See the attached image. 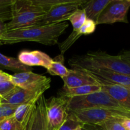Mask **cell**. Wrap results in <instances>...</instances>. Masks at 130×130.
<instances>
[{
    "mask_svg": "<svg viewBox=\"0 0 130 130\" xmlns=\"http://www.w3.org/2000/svg\"><path fill=\"white\" fill-rule=\"evenodd\" d=\"M82 130H101L99 126L91 125V124H84L82 126Z\"/></svg>",
    "mask_w": 130,
    "mask_h": 130,
    "instance_id": "f546056e",
    "label": "cell"
},
{
    "mask_svg": "<svg viewBox=\"0 0 130 130\" xmlns=\"http://www.w3.org/2000/svg\"><path fill=\"white\" fill-rule=\"evenodd\" d=\"M83 125L84 124L78 120L73 113L68 112L66 120L59 130H75Z\"/></svg>",
    "mask_w": 130,
    "mask_h": 130,
    "instance_id": "cb8c5ba5",
    "label": "cell"
},
{
    "mask_svg": "<svg viewBox=\"0 0 130 130\" xmlns=\"http://www.w3.org/2000/svg\"><path fill=\"white\" fill-rule=\"evenodd\" d=\"M62 79L65 88H73L86 85H101L96 79L80 69H69L68 74Z\"/></svg>",
    "mask_w": 130,
    "mask_h": 130,
    "instance_id": "4fadbf2b",
    "label": "cell"
},
{
    "mask_svg": "<svg viewBox=\"0 0 130 130\" xmlns=\"http://www.w3.org/2000/svg\"><path fill=\"white\" fill-rule=\"evenodd\" d=\"M82 70L96 79L98 81L130 88V76L127 75L99 69L90 68Z\"/></svg>",
    "mask_w": 130,
    "mask_h": 130,
    "instance_id": "7c38bea8",
    "label": "cell"
},
{
    "mask_svg": "<svg viewBox=\"0 0 130 130\" xmlns=\"http://www.w3.org/2000/svg\"><path fill=\"white\" fill-rule=\"evenodd\" d=\"M96 24L93 20L90 19H87L82 26L79 29L80 34L82 35H88L94 32L96 28Z\"/></svg>",
    "mask_w": 130,
    "mask_h": 130,
    "instance_id": "83f0119b",
    "label": "cell"
},
{
    "mask_svg": "<svg viewBox=\"0 0 130 130\" xmlns=\"http://www.w3.org/2000/svg\"><path fill=\"white\" fill-rule=\"evenodd\" d=\"M68 64L71 69H99L130 76V56L126 53L111 55L102 51L89 52L72 57Z\"/></svg>",
    "mask_w": 130,
    "mask_h": 130,
    "instance_id": "7a4b0ae2",
    "label": "cell"
},
{
    "mask_svg": "<svg viewBox=\"0 0 130 130\" xmlns=\"http://www.w3.org/2000/svg\"><path fill=\"white\" fill-rule=\"evenodd\" d=\"M68 99L62 96H54L46 100L48 130H59L68 114Z\"/></svg>",
    "mask_w": 130,
    "mask_h": 130,
    "instance_id": "8992f818",
    "label": "cell"
},
{
    "mask_svg": "<svg viewBox=\"0 0 130 130\" xmlns=\"http://www.w3.org/2000/svg\"><path fill=\"white\" fill-rule=\"evenodd\" d=\"M10 81L17 87L28 90H36L50 86V78L43 75L29 72H17L11 75Z\"/></svg>",
    "mask_w": 130,
    "mask_h": 130,
    "instance_id": "9c48e42d",
    "label": "cell"
},
{
    "mask_svg": "<svg viewBox=\"0 0 130 130\" xmlns=\"http://www.w3.org/2000/svg\"><path fill=\"white\" fill-rule=\"evenodd\" d=\"M46 100L43 94L40 96L28 116L24 130H48Z\"/></svg>",
    "mask_w": 130,
    "mask_h": 130,
    "instance_id": "30bf717a",
    "label": "cell"
},
{
    "mask_svg": "<svg viewBox=\"0 0 130 130\" xmlns=\"http://www.w3.org/2000/svg\"><path fill=\"white\" fill-rule=\"evenodd\" d=\"M0 121H1V120H0Z\"/></svg>",
    "mask_w": 130,
    "mask_h": 130,
    "instance_id": "8d00e7d4",
    "label": "cell"
},
{
    "mask_svg": "<svg viewBox=\"0 0 130 130\" xmlns=\"http://www.w3.org/2000/svg\"><path fill=\"white\" fill-rule=\"evenodd\" d=\"M111 1L112 0L86 1L82 5V9L85 11L87 19L93 20L96 24L101 13Z\"/></svg>",
    "mask_w": 130,
    "mask_h": 130,
    "instance_id": "2e32d148",
    "label": "cell"
},
{
    "mask_svg": "<svg viewBox=\"0 0 130 130\" xmlns=\"http://www.w3.org/2000/svg\"><path fill=\"white\" fill-rule=\"evenodd\" d=\"M18 60L22 64L29 67L38 66L45 68L49 67L52 62V58L44 52L38 50H24L19 53Z\"/></svg>",
    "mask_w": 130,
    "mask_h": 130,
    "instance_id": "5bb4252c",
    "label": "cell"
},
{
    "mask_svg": "<svg viewBox=\"0 0 130 130\" xmlns=\"http://www.w3.org/2000/svg\"><path fill=\"white\" fill-rule=\"evenodd\" d=\"M71 112L83 124L99 126L112 119L125 118L116 112L105 109H89Z\"/></svg>",
    "mask_w": 130,
    "mask_h": 130,
    "instance_id": "ba28073f",
    "label": "cell"
},
{
    "mask_svg": "<svg viewBox=\"0 0 130 130\" xmlns=\"http://www.w3.org/2000/svg\"><path fill=\"white\" fill-rule=\"evenodd\" d=\"M68 27L66 22L51 25H33L5 32L0 38V46L21 42H36L47 46L57 44L59 38Z\"/></svg>",
    "mask_w": 130,
    "mask_h": 130,
    "instance_id": "6da1fadb",
    "label": "cell"
},
{
    "mask_svg": "<svg viewBox=\"0 0 130 130\" xmlns=\"http://www.w3.org/2000/svg\"><path fill=\"white\" fill-rule=\"evenodd\" d=\"M50 86H47L36 90H28L16 86L10 93L0 99V104L20 105L39 98Z\"/></svg>",
    "mask_w": 130,
    "mask_h": 130,
    "instance_id": "8fae6325",
    "label": "cell"
},
{
    "mask_svg": "<svg viewBox=\"0 0 130 130\" xmlns=\"http://www.w3.org/2000/svg\"></svg>",
    "mask_w": 130,
    "mask_h": 130,
    "instance_id": "d590c367",
    "label": "cell"
},
{
    "mask_svg": "<svg viewBox=\"0 0 130 130\" xmlns=\"http://www.w3.org/2000/svg\"><path fill=\"white\" fill-rule=\"evenodd\" d=\"M85 1V0H58L36 25L43 26L69 20L71 15Z\"/></svg>",
    "mask_w": 130,
    "mask_h": 130,
    "instance_id": "5b68a950",
    "label": "cell"
},
{
    "mask_svg": "<svg viewBox=\"0 0 130 130\" xmlns=\"http://www.w3.org/2000/svg\"><path fill=\"white\" fill-rule=\"evenodd\" d=\"M5 32H6V24L3 22L0 21V38Z\"/></svg>",
    "mask_w": 130,
    "mask_h": 130,
    "instance_id": "d6a6232c",
    "label": "cell"
},
{
    "mask_svg": "<svg viewBox=\"0 0 130 130\" xmlns=\"http://www.w3.org/2000/svg\"><path fill=\"white\" fill-rule=\"evenodd\" d=\"M63 55H57L55 58L52 59V62L49 67L47 69V72L52 76H59L61 78L66 77L69 73V69L64 65Z\"/></svg>",
    "mask_w": 130,
    "mask_h": 130,
    "instance_id": "d6986e66",
    "label": "cell"
},
{
    "mask_svg": "<svg viewBox=\"0 0 130 130\" xmlns=\"http://www.w3.org/2000/svg\"><path fill=\"white\" fill-rule=\"evenodd\" d=\"M39 98H37V99L31 100V101L21 104V105L18 106L14 116L16 119V120L21 123L22 125H24V126L25 125L27 119H28V116L31 112L34 107L35 106L37 100H38Z\"/></svg>",
    "mask_w": 130,
    "mask_h": 130,
    "instance_id": "ffe728a7",
    "label": "cell"
},
{
    "mask_svg": "<svg viewBox=\"0 0 130 130\" xmlns=\"http://www.w3.org/2000/svg\"><path fill=\"white\" fill-rule=\"evenodd\" d=\"M81 128H82V127H79V128H78L77 129H76L75 130H82Z\"/></svg>",
    "mask_w": 130,
    "mask_h": 130,
    "instance_id": "836d02e7",
    "label": "cell"
},
{
    "mask_svg": "<svg viewBox=\"0 0 130 130\" xmlns=\"http://www.w3.org/2000/svg\"><path fill=\"white\" fill-rule=\"evenodd\" d=\"M101 89L109 94L121 106L130 111V88L98 81Z\"/></svg>",
    "mask_w": 130,
    "mask_h": 130,
    "instance_id": "9a60e30c",
    "label": "cell"
},
{
    "mask_svg": "<svg viewBox=\"0 0 130 130\" xmlns=\"http://www.w3.org/2000/svg\"><path fill=\"white\" fill-rule=\"evenodd\" d=\"M45 14L33 0H14L12 19L6 24V31L36 25Z\"/></svg>",
    "mask_w": 130,
    "mask_h": 130,
    "instance_id": "277c9868",
    "label": "cell"
},
{
    "mask_svg": "<svg viewBox=\"0 0 130 130\" xmlns=\"http://www.w3.org/2000/svg\"><path fill=\"white\" fill-rule=\"evenodd\" d=\"M13 3L14 0H0V21L11 20Z\"/></svg>",
    "mask_w": 130,
    "mask_h": 130,
    "instance_id": "44dd1931",
    "label": "cell"
},
{
    "mask_svg": "<svg viewBox=\"0 0 130 130\" xmlns=\"http://www.w3.org/2000/svg\"><path fill=\"white\" fill-rule=\"evenodd\" d=\"M123 118L112 119L103 123L101 125H99L101 130H126L121 124V121Z\"/></svg>",
    "mask_w": 130,
    "mask_h": 130,
    "instance_id": "484cf974",
    "label": "cell"
},
{
    "mask_svg": "<svg viewBox=\"0 0 130 130\" xmlns=\"http://www.w3.org/2000/svg\"><path fill=\"white\" fill-rule=\"evenodd\" d=\"M130 8V0H112L99 16L96 25L127 23V13Z\"/></svg>",
    "mask_w": 130,
    "mask_h": 130,
    "instance_id": "52a82bcc",
    "label": "cell"
},
{
    "mask_svg": "<svg viewBox=\"0 0 130 130\" xmlns=\"http://www.w3.org/2000/svg\"><path fill=\"white\" fill-rule=\"evenodd\" d=\"M18 105L9 104H0V120L13 116L16 111Z\"/></svg>",
    "mask_w": 130,
    "mask_h": 130,
    "instance_id": "4316f807",
    "label": "cell"
},
{
    "mask_svg": "<svg viewBox=\"0 0 130 130\" xmlns=\"http://www.w3.org/2000/svg\"><path fill=\"white\" fill-rule=\"evenodd\" d=\"M24 125L16 120L14 116L0 121V130H24Z\"/></svg>",
    "mask_w": 130,
    "mask_h": 130,
    "instance_id": "603a6c76",
    "label": "cell"
},
{
    "mask_svg": "<svg viewBox=\"0 0 130 130\" xmlns=\"http://www.w3.org/2000/svg\"><path fill=\"white\" fill-rule=\"evenodd\" d=\"M16 88V86L11 82V81H6L0 83V96L4 97L8 95Z\"/></svg>",
    "mask_w": 130,
    "mask_h": 130,
    "instance_id": "f1b7e54d",
    "label": "cell"
},
{
    "mask_svg": "<svg viewBox=\"0 0 130 130\" xmlns=\"http://www.w3.org/2000/svg\"><path fill=\"white\" fill-rule=\"evenodd\" d=\"M0 68L15 71V72H29L32 68L22 64L18 58L7 57L0 53Z\"/></svg>",
    "mask_w": 130,
    "mask_h": 130,
    "instance_id": "ac0fdd59",
    "label": "cell"
},
{
    "mask_svg": "<svg viewBox=\"0 0 130 130\" xmlns=\"http://www.w3.org/2000/svg\"><path fill=\"white\" fill-rule=\"evenodd\" d=\"M89 109H108L130 119V111L122 107L115 99L103 90L84 96L68 99L67 110L68 112Z\"/></svg>",
    "mask_w": 130,
    "mask_h": 130,
    "instance_id": "3957f363",
    "label": "cell"
},
{
    "mask_svg": "<svg viewBox=\"0 0 130 130\" xmlns=\"http://www.w3.org/2000/svg\"><path fill=\"white\" fill-rule=\"evenodd\" d=\"M11 75L0 70V83L6 81H10Z\"/></svg>",
    "mask_w": 130,
    "mask_h": 130,
    "instance_id": "4dcf8cb0",
    "label": "cell"
},
{
    "mask_svg": "<svg viewBox=\"0 0 130 130\" xmlns=\"http://www.w3.org/2000/svg\"><path fill=\"white\" fill-rule=\"evenodd\" d=\"M121 124L126 130H130V119L124 118L121 121Z\"/></svg>",
    "mask_w": 130,
    "mask_h": 130,
    "instance_id": "1f68e13d",
    "label": "cell"
},
{
    "mask_svg": "<svg viewBox=\"0 0 130 130\" xmlns=\"http://www.w3.org/2000/svg\"><path fill=\"white\" fill-rule=\"evenodd\" d=\"M82 36L80 31L79 30H73L69 35L67 39H65L63 42L59 44V49L61 51V54L64 55V53L73 44V43Z\"/></svg>",
    "mask_w": 130,
    "mask_h": 130,
    "instance_id": "d4e9b609",
    "label": "cell"
},
{
    "mask_svg": "<svg viewBox=\"0 0 130 130\" xmlns=\"http://www.w3.org/2000/svg\"><path fill=\"white\" fill-rule=\"evenodd\" d=\"M0 99H1V96H0Z\"/></svg>",
    "mask_w": 130,
    "mask_h": 130,
    "instance_id": "e575fe53",
    "label": "cell"
},
{
    "mask_svg": "<svg viewBox=\"0 0 130 130\" xmlns=\"http://www.w3.org/2000/svg\"><path fill=\"white\" fill-rule=\"evenodd\" d=\"M87 19L86 14L83 9H78L70 17L69 20L72 25L73 30H79Z\"/></svg>",
    "mask_w": 130,
    "mask_h": 130,
    "instance_id": "7402d4cb",
    "label": "cell"
},
{
    "mask_svg": "<svg viewBox=\"0 0 130 130\" xmlns=\"http://www.w3.org/2000/svg\"><path fill=\"white\" fill-rule=\"evenodd\" d=\"M101 90V85H86L73 88H63V90L61 92V96L70 99L75 96H84Z\"/></svg>",
    "mask_w": 130,
    "mask_h": 130,
    "instance_id": "e0dca14e",
    "label": "cell"
}]
</instances>
